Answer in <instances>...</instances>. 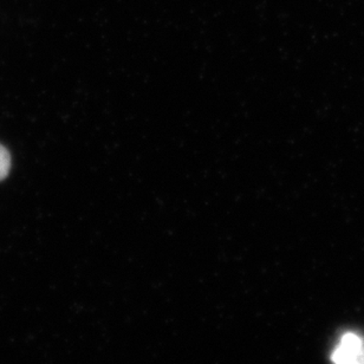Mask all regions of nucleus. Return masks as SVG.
<instances>
[{
    "label": "nucleus",
    "mask_w": 364,
    "mask_h": 364,
    "mask_svg": "<svg viewBox=\"0 0 364 364\" xmlns=\"http://www.w3.org/2000/svg\"><path fill=\"white\" fill-rule=\"evenodd\" d=\"M333 364H364V337L348 331L337 341L331 354Z\"/></svg>",
    "instance_id": "nucleus-1"
},
{
    "label": "nucleus",
    "mask_w": 364,
    "mask_h": 364,
    "mask_svg": "<svg viewBox=\"0 0 364 364\" xmlns=\"http://www.w3.org/2000/svg\"><path fill=\"white\" fill-rule=\"evenodd\" d=\"M11 168V156L10 153L6 148L0 144V181L5 179Z\"/></svg>",
    "instance_id": "nucleus-2"
}]
</instances>
